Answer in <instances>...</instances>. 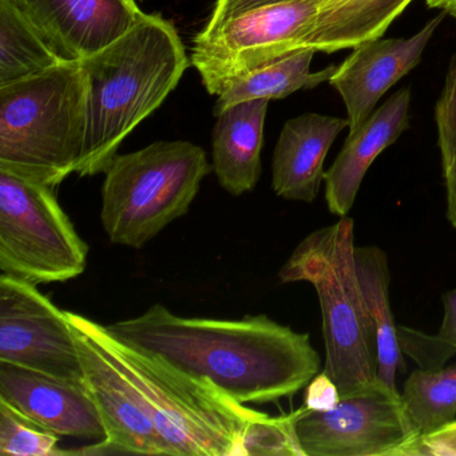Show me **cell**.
I'll return each instance as SVG.
<instances>
[{
	"label": "cell",
	"mask_w": 456,
	"mask_h": 456,
	"mask_svg": "<svg viewBox=\"0 0 456 456\" xmlns=\"http://www.w3.org/2000/svg\"><path fill=\"white\" fill-rule=\"evenodd\" d=\"M103 330L244 405L293 396L322 367L308 333L265 314L241 320L181 317L156 304L141 316Z\"/></svg>",
	"instance_id": "1"
},
{
	"label": "cell",
	"mask_w": 456,
	"mask_h": 456,
	"mask_svg": "<svg viewBox=\"0 0 456 456\" xmlns=\"http://www.w3.org/2000/svg\"><path fill=\"white\" fill-rule=\"evenodd\" d=\"M87 129L77 175L105 172L124 141L175 92L189 68L175 23L146 14L126 34L81 61Z\"/></svg>",
	"instance_id": "2"
},
{
	"label": "cell",
	"mask_w": 456,
	"mask_h": 456,
	"mask_svg": "<svg viewBox=\"0 0 456 456\" xmlns=\"http://www.w3.org/2000/svg\"><path fill=\"white\" fill-rule=\"evenodd\" d=\"M66 314L95 338L140 392L167 455L244 456L245 427L263 412L234 402L207 381L119 343L100 322L74 312Z\"/></svg>",
	"instance_id": "3"
},
{
	"label": "cell",
	"mask_w": 456,
	"mask_h": 456,
	"mask_svg": "<svg viewBox=\"0 0 456 456\" xmlns=\"http://www.w3.org/2000/svg\"><path fill=\"white\" fill-rule=\"evenodd\" d=\"M89 87L79 62L0 86V170L57 188L77 173Z\"/></svg>",
	"instance_id": "4"
},
{
	"label": "cell",
	"mask_w": 456,
	"mask_h": 456,
	"mask_svg": "<svg viewBox=\"0 0 456 456\" xmlns=\"http://www.w3.org/2000/svg\"><path fill=\"white\" fill-rule=\"evenodd\" d=\"M354 220L309 233L279 272V279L316 289L325 343L324 372L341 397L367 391L379 380L375 332L354 266Z\"/></svg>",
	"instance_id": "5"
},
{
	"label": "cell",
	"mask_w": 456,
	"mask_h": 456,
	"mask_svg": "<svg viewBox=\"0 0 456 456\" xmlns=\"http://www.w3.org/2000/svg\"><path fill=\"white\" fill-rule=\"evenodd\" d=\"M207 153L189 141H157L117 154L106 167L101 221L109 240L142 248L188 213L209 175Z\"/></svg>",
	"instance_id": "6"
},
{
	"label": "cell",
	"mask_w": 456,
	"mask_h": 456,
	"mask_svg": "<svg viewBox=\"0 0 456 456\" xmlns=\"http://www.w3.org/2000/svg\"><path fill=\"white\" fill-rule=\"evenodd\" d=\"M89 247L54 188L0 170V271L33 285L63 282L86 269Z\"/></svg>",
	"instance_id": "7"
},
{
	"label": "cell",
	"mask_w": 456,
	"mask_h": 456,
	"mask_svg": "<svg viewBox=\"0 0 456 456\" xmlns=\"http://www.w3.org/2000/svg\"><path fill=\"white\" fill-rule=\"evenodd\" d=\"M296 435L304 456H403L418 437L397 389L381 379L341 397L333 410H297Z\"/></svg>",
	"instance_id": "8"
},
{
	"label": "cell",
	"mask_w": 456,
	"mask_h": 456,
	"mask_svg": "<svg viewBox=\"0 0 456 456\" xmlns=\"http://www.w3.org/2000/svg\"><path fill=\"white\" fill-rule=\"evenodd\" d=\"M0 362L85 387L76 332L37 285L0 274Z\"/></svg>",
	"instance_id": "9"
},
{
	"label": "cell",
	"mask_w": 456,
	"mask_h": 456,
	"mask_svg": "<svg viewBox=\"0 0 456 456\" xmlns=\"http://www.w3.org/2000/svg\"><path fill=\"white\" fill-rule=\"evenodd\" d=\"M68 319L76 332L85 387L97 404L108 432L105 442L69 451V455H167L140 392L109 359L95 338L71 317Z\"/></svg>",
	"instance_id": "10"
},
{
	"label": "cell",
	"mask_w": 456,
	"mask_h": 456,
	"mask_svg": "<svg viewBox=\"0 0 456 456\" xmlns=\"http://www.w3.org/2000/svg\"><path fill=\"white\" fill-rule=\"evenodd\" d=\"M62 62H81L126 34L145 12L135 0H10Z\"/></svg>",
	"instance_id": "11"
},
{
	"label": "cell",
	"mask_w": 456,
	"mask_h": 456,
	"mask_svg": "<svg viewBox=\"0 0 456 456\" xmlns=\"http://www.w3.org/2000/svg\"><path fill=\"white\" fill-rule=\"evenodd\" d=\"M0 402L61 437L105 442L100 410L86 387L0 362Z\"/></svg>",
	"instance_id": "12"
},
{
	"label": "cell",
	"mask_w": 456,
	"mask_h": 456,
	"mask_svg": "<svg viewBox=\"0 0 456 456\" xmlns=\"http://www.w3.org/2000/svg\"><path fill=\"white\" fill-rule=\"evenodd\" d=\"M445 15L440 12L411 38L364 42L336 68L330 84L343 98L349 133L354 132L375 111L380 98L394 85L420 63L427 45Z\"/></svg>",
	"instance_id": "13"
},
{
	"label": "cell",
	"mask_w": 456,
	"mask_h": 456,
	"mask_svg": "<svg viewBox=\"0 0 456 456\" xmlns=\"http://www.w3.org/2000/svg\"><path fill=\"white\" fill-rule=\"evenodd\" d=\"M410 87L397 90L376 109L346 143L324 173L325 201L332 215L348 216L370 165L410 127Z\"/></svg>",
	"instance_id": "14"
},
{
	"label": "cell",
	"mask_w": 456,
	"mask_h": 456,
	"mask_svg": "<svg viewBox=\"0 0 456 456\" xmlns=\"http://www.w3.org/2000/svg\"><path fill=\"white\" fill-rule=\"evenodd\" d=\"M348 118L306 113L288 119L272 159V188L289 201L314 202L324 181V161Z\"/></svg>",
	"instance_id": "15"
},
{
	"label": "cell",
	"mask_w": 456,
	"mask_h": 456,
	"mask_svg": "<svg viewBox=\"0 0 456 456\" xmlns=\"http://www.w3.org/2000/svg\"><path fill=\"white\" fill-rule=\"evenodd\" d=\"M269 101L253 100L225 109L213 129V169L232 196L253 191L263 172L261 151Z\"/></svg>",
	"instance_id": "16"
},
{
	"label": "cell",
	"mask_w": 456,
	"mask_h": 456,
	"mask_svg": "<svg viewBox=\"0 0 456 456\" xmlns=\"http://www.w3.org/2000/svg\"><path fill=\"white\" fill-rule=\"evenodd\" d=\"M354 266L375 332L379 379L392 389H397L396 372L405 370V362L389 301L388 257L376 245L354 247Z\"/></svg>",
	"instance_id": "17"
},
{
	"label": "cell",
	"mask_w": 456,
	"mask_h": 456,
	"mask_svg": "<svg viewBox=\"0 0 456 456\" xmlns=\"http://www.w3.org/2000/svg\"><path fill=\"white\" fill-rule=\"evenodd\" d=\"M314 49H304L260 68L248 71L218 95L213 114L217 117L225 109L253 100H284L303 89H314L330 82L336 66L312 73Z\"/></svg>",
	"instance_id": "18"
},
{
	"label": "cell",
	"mask_w": 456,
	"mask_h": 456,
	"mask_svg": "<svg viewBox=\"0 0 456 456\" xmlns=\"http://www.w3.org/2000/svg\"><path fill=\"white\" fill-rule=\"evenodd\" d=\"M61 63L65 62L12 2L0 0V86L30 78Z\"/></svg>",
	"instance_id": "19"
},
{
	"label": "cell",
	"mask_w": 456,
	"mask_h": 456,
	"mask_svg": "<svg viewBox=\"0 0 456 456\" xmlns=\"http://www.w3.org/2000/svg\"><path fill=\"white\" fill-rule=\"evenodd\" d=\"M400 396L418 437L447 426L456 419V365L413 370Z\"/></svg>",
	"instance_id": "20"
},
{
	"label": "cell",
	"mask_w": 456,
	"mask_h": 456,
	"mask_svg": "<svg viewBox=\"0 0 456 456\" xmlns=\"http://www.w3.org/2000/svg\"><path fill=\"white\" fill-rule=\"evenodd\" d=\"M442 327L436 335H427L413 328L397 327L403 354L412 357L421 370H436L456 354V289L443 295Z\"/></svg>",
	"instance_id": "21"
},
{
	"label": "cell",
	"mask_w": 456,
	"mask_h": 456,
	"mask_svg": "<svg viewBox=\"0 0 456 456\" xmlns=\"http://www.w3.org/2000/svg\"><path fill=\"white\" fill-rule=\"evenodd\" d=\"M61 436L42 428L38 424L20 415L6 403L0 402V455L2 456H61Z\"/></svg>",
	"instance_id": "22"
},
{
	"label": "cell",
	"mask_w": 456,
	"mask_h": 456,
	"mask_svg": "<svg viewBox=\"0 0 456 456\" xmlns=\"http://www.w3.org/2000/svg\"><path fill=\"white\" fill-rule=\"evenodd\" d=\"M297 411L287 415L261 413L245 427L242 434L244 456H304L296 435Z\"/></svg>",
	"instance_id": "23"
},
{
	"label": "cell",
	"mask_w": 456,
	"mask_h": 456,
	"mask_svg": "<svg viewBox=\"0 0 456 456\" xmlns=\"http://www.w3.org/2000/svg\"><path fill=\"white\" fill-rule=\"evenodd\" d=\"M435 121L443 172H445L456 157V54L451 60L444 89L435 108Z\"/></svg>",
	"instance_id": "24"
},
{
	"label": "cell",
	"mask_w": 456,
	"mask_h": 456,
	"mask_svg": "<svg viewBox=\"0 0 456 456\" xmlns=\"http://www.w3.org/2000/svg\"><path fill=\"white\" fill-rule=\"evenodd\" d=\"M403 456H456V419L437 431L416 437Z\"/></svg>",
	"instance_id": "25"
},
{
	"label": "cell",
	"mask_w": 456,
	"mask_h": 456,
	"mask_svg": "<svg viewBox=\"0 0 456 456\" xmlns=\"http://www.w3.org/2000/svg\"><path fill=\"white\" fill-rule=\"evenodd\" d=\"M341 396L335 381L330 378L327 372H319L306 386L305 407L317 412L330 411L338 404Z\"/></svg>",
	"instance_id": "26"
},
{
	"label": "cell",
	"mask_w": 456,
	"mask_h": 456,
	"mask_svg": "<svg viewBox=\"0 0 456 456\" xmlns=\"http://www.w3.org/2000/svg\"><path fill=\"white\" fill-rule=\"evenodd\" d=\"M280 0H216L212 14L208 20L205 28H216L232 18L239 17L249 10L265 6V4H276Z\"/></svg>",
	"instance_id": "27"
},
{
	"label": "cell",
	"mask_w": 456,
	"mask_h": 456,
	"mask_svg": "<svg viewBox=\"0 0 456 456\" xmlns=\"http://www.w3.org/2000/svg\"><path fill=\"white\" fill-rule=\"evenodd\" d=\"M443 175L447 188V218L456 229V157Z\"/></svg>",
	"instance_id": "28"
},
{
	"label": "cell",
	"mask_w": 456,
	"mask_h": 456,
	"mask_svg": "<svg viewBox=\"0 0 456 456\" xmlns=\"http://www.w3.org/2000/svg\"><path fill=\"white\" fill-rule=\"evenodd\" d=\"M412 2L413 0H387V17H388V22L392 25L394 20L400 17Z\"/></svg>",
	"instance_id": "29"
},
{
	"label": "cell",
	"mask_w": 456,
	"mask_h": 456,
	"mask_svg": "<svg viewBox=\"0 0 456 456\" xmlns=\"http://www.w3.org/2000/svg\"><path fill=\"white\" fill-rule=\"evenodd\" d=\"M429 9H437L456 20V0H426Z\"/></svg>",
	"instance_id": "30"
}]
</instances>
